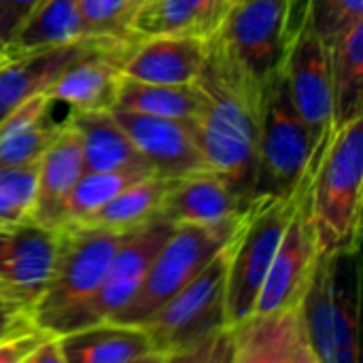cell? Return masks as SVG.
<instances>
[{"instance_id": "1", "label": "cell", "mask_w": 363, "mask_h": 363, "mask_svg": "<svg viewBox=\"0 0 363 363\" xmlns=\"http://www.w3.org/2000/svg\"><path fill=\"white\" fill-rule=\"evenodd\" d=\"M268 81H259L240 66L217 32L206 40L204 62L196 77L206 106L198 119L187 123L206 166L234 189L245 206H249L255 187Z\"/></svg>"}, {"instance_id": "2", "label": "cell", "mask_w": 363, "mask_h": 363, "mask_svg": "<svg viewBox=\"0 0 363 363\" xmlns=\"http://www.w3.org/2000/svg\"><path fill=\"white\" fill-rule=\"evenodd\" d=\"M363 117L325 138L308 179V208L319 249L357 253L363 208Z\"/></svg>"}, {"instance_id": "3", "label": "cell", "mask_w": 363, "mask_h": 363, "mask_svg": "<svg viewBox=\"0 0 363 363\" xmlns=\"http://www.w3.org/2000/svg\"><path fill=\"white\" fill-rule=\"evenodd\" d=\"M325 138L317 136L300 117L279 70L266 87L251 202L294 194L311 170Z\"/></svg>"}, {"instance_id": "4", "label": "cell", "mask_w": 363, "mask_h": 363, "mask_svg": "<svg viewBox=\"0 0 363 363\" xmlns=\"http://www.w3.org/2000/svg\"><path fill=\"white\" fill-rule=\"evenodd\" d=\"M298 194L300 185L289 196L251 202L238 230L225 245V308L230 325L253 313L279 242L296 211Z\"/></svg>"}, {"instance_id": "5", "label": "cell", "mask_w": 363, "mask_h": 363, "mask_svg": "<svg viewBox=\"0 0 363 363\" xmlns=\"http://www.w3.org/2000/svg\"><path fill=\"white\" fill-rule=\"evenodd\" d=\"M140 325L160 363L177 362L198 340L230 325L225 308V247Z\"/></svg>"}, {"instance_id": "6", "label": "cell", "mask_w": 363, "mask_h": 363, "mask_svg": "<svg viewBox=\"0 0 363 363\" xmlns=\"http://www.w3.org/2000/svg\"><path fill=\"white\" fill-rule=\"evenodd\" d=\"M60 230V251L51 281L34 306L40 328L83 304L98 289L115 251L130 232L68 225Z\"/></svg>"}, {"instance_id": "7", "label": "cell", "mask_w": 363, "mask_h": 363, "mask_svg": "<svg viewBox=\"0 0 363 363\" xmlns=\"http://www.w3.org/2000/svg\"><path fill=\"white\" fill-rule=\"evenodd\" d=\"M174 232V223L166 217H155L138 230L130 232L125 240L115 251L98 289L77 308L64 313L55 321H51L45 330L53 334H68L79 328L108 321L115 313H119L138 291L153 257Z\"/></svg>"}, {"instance_id": "8", "label": "cell", "mask_w": 363, "mask_h": 363, "mask_svg": "<svg viewBox=\"0 0 363 363\" xmlns=\"http://www.w3.org/2000/svg\"><path fill=\"white\" fill-rule=\"evenodd\" d=\"M234 234H223L198 225H174V232L153 257L134 298L108 321L140 325L166 300L198 277Z\"/></svg>"}, {"instance_id": "9", "label": "cell", "mask_w": 363, "mask_h": 363, "mask_svg": "<svg viewBox=\"0 0 363 363\" xmlns=\"http://www.w3.org/2000/svg\"><path fill=\"white\" fill-rule=\"evenodd\" d=\"M281 74L300 117L317 136L325 138L334 130L330 51L306 11H302L289 40Z\"/></svg>"}, {"instance_id": "10", "label": "cell", "mask_w": 363, "mask_h": 363, "mask_svg": "<svg viewBox=\"0 0 363 363\" xmlns=\"http://www.w3.org/2000/svg\"><path fill=\"white\" fill-rule=\"evenodd\" d=\"M311 170H313V166H311ZM311 170L306 172L304 181L300 183L296 211H294V215L285 228V234L279 242V249L274 253V259L270 264L268 277L257 296L253 313H270V311L300 304L302 294L311 281L313 268L321 253L317 232H315V225L311 219V208H308Z\"/></svg>"}, {"instance_id": "11", "label": "cell", "mask_w": 363, "mask_h": 363, "mask_svg": "<svg viewBox=\"0 0 363 363\" xmlns=\"http://www.w3.org/2000/svg\"><path fill=\"white\" fill-rule=\"evenodd\" d=\"M60 251V230L32 219L0 225V289L23 306H36Z\"/></svg>"}, {"instance_id": "12", "label": "cell", "mask_w": 363, "mask_h": 363, "mask_svg": "<svg viewBox=\"0 0 363 363\" xmlns=\"http://www.w3.org/2000/svg\"><path fill=\"white\" fill-rule=\"evenodd\" d=\"M245 202L211 168L170 179L162 217L174 225H198L234 234L245 217Z\"/></svg>"}, {"instance_id": "13", "label": "cell", "mask_w": 363, "mask_h": 363, "mask_svg": "<svg viewBox=\"0 0 363 363\" xmlns=\"http://www.w3.org/2000/svg\"><path fill=\"white\" fill-rule=\"evenodd\" d=\"M234 363H317L300 304L251 313L230 325Z\"/></svg>"}, {"instance_id": "14", "label": "cell", "mask_w": 363, "mask_h": 363, "mask_svg": "<svg viewBox=\"0 0 363 363\" xmlns=\"http://www.w3.org/2000/svg\"><path fill=\"white\" fill-rule=\"evenodd\" d=\"M153 174L177 179L208 168L187 121L111 108Z\"/></svg>"}, {"instance_id": "15", "label": "cell", "mask_w": 363, "mask_h": 363, "mask_svg": "<svg viewBox=\"0 0 363 363\" xmlns=\"http://www.w3.org/2000/svg\"><path fill=\"white\" fill-rule=\"evenodd\" d=\"M128 43L100 40L79 53L45 91L53 104H66L72 113L111 111L121 81L119 60Z\"/></svg>"}, {"instance_id": "16", "label": "cell", "mask_w": 363, "mask_h": 363, "mask_svg": "<svg viewBox=\"0 0 363 363\" xmlns=\"http://www.w3.org/2000/svg\"><path fill=\"white\" fill-rule=\"evenodd\" d=\"M206 40L191 34L134 38L121 53V74L147 83H194L204 62Z\"/></svg>"}, {"instance_id": "17", "label": "cell", "mask_w": 363, "mask_h": 363, "mask_svg": "<svg viewBox=\"0 0 363 363\" xmlns=\"http://www.w3.org/2000/svg\"><path fill=\"white\" fill-rule=\"evenodd\" d=\"M83 172L85 162L81 140L77 130L66 121L38 157L36 191L30 219L47 228H60L64 202Z\"/></svg>"}, {"instance_id": "18", "label": "cell", "mask_w": 363, "mask_h": 363, "mask_svg": "<svg viewBox=\"0 0 363 363\" xmlns=\"http://www.w3.org/2000/svg\"><path fill=\"white\" fill-rule=\"evenodd\" d=\"M60 342L64 363H160L143 325L98 321L60 334Z\"/></svg>"}, {"instance_id": "19", "label": "cell", "mask_w": 363, "mask_h": 363, "mask_svg": "<svg viewBox=\"0 0 363 363\" xmlns=\"http://www.w3.org/2000/svg\"><path fill=\"white\" fill-rule=\"evenodd\" d=\"M100 38H83L79 43L38 49L0 62V119L15 106L26 102L36 94H45L49 85L60 77V72ZM111 43V40H108ZM125 45V43H123Z\"/></svg>"}, {"instance_id": "20", "label": "cell", "mask_w": 363, "mask_h": 363, "mask_svg": "<svg viewBox=\"0 0 363 363\" xmlns=\"http://www.w3.org/2000/svg\"><path fill=\"white\" fill-rule=\"evenodd\" d=\"M68 123L79 134L85 170H98V172L128 170V172L153 174L111 111L72 113Z\"/></svg>"}, {"instance_id": "21", "label": "cell", "mask_w": 363, "mask_h": 363, "mask_svg": "<svg viewBox=\"0 0 363 363\" xmlns=\"http://www.w3.org/2000/svg\"><path fill=\"white\" fill-rule=\"evenodd\" d=\"M232 0H143L130 32L132 38L191 34L211 38L223 23Z\"/></svg>"}, {"instance_id": "22", "label": "cell", "mask_w": 363, "mask_h": 363, "mask_svg": "<svg viewBox=\"0 0 363 363\" xmlns=\"http://www.w3.org/2000/svg\"><path fill=\"white\" fill-rule=\"evenodd\" d=\"M47 94H36L0 119V168L36 162L60 132Z\"/></svg>"}, {"instance_id": "23", "label": "cell", "mask_w": 363, "mask_h": 363, "mask_svg": "<svg viewBox=\"0 0 363 363\" xmlns=\"http://www.w3.org/2000/svg\"><path fill=\"white\" fill-rule=\"evenodd\" d=\"M87 38L79 0H43L9 36V57Z\"/></svg>"}, {"instance_id": "24", "label": "cell", "mask_w": 363, "mask_h": 363, "mask_svg": "<svg viewBox=\"0 0 363 363\" xmlns=\"http://www.w3.org/2000/svg\"><path fill=\"white\" fill-rule=\"evenodd\" d=\"M206 106V96L198 83H147L121 74L113 108L136 111L157 117L194 121Z\"/></svg>"}, {"instance_id": "25", "label": "cell", "mask_w": 363, "mask_h": 363, "mask_svg": "<svg viewBox=\"0 0 363 363\" xmlns=\"http://www.w3.org/2000/svg\"><path fill=\"white\" fill-rule=\"evenodd\" d=\"M334 128L363 117V19L328 43Z\"/></svg>"}, {"instance_id": "26", "label": "cell", "mask_w": 363, "mask_h": 363, "mask_svg": "<svg viewBox=\"0 0 363 363\" xmlns=\"http://www.w3.org/2000/svg\"><path fill=\"white\" fill-rule=\"evenodd\" d=\"M168 183L170 179H162L157 174L143 177L130 183L115 198H111L102 208H98L91 217H87L77 225L113 230V232H134L140 225L162 215V202Z\"/></svg>"}, {"instance_id": "27", "label": "cell", "mask_w": 363, "mask_h": 363, "mask_svg": "<svg viewBox=\"0 0 363 363\" xmlns=\"http://www.w3.org/2000/svg\"><path fill=\"white\" fill-rule=\"evenodd\" d=\"M332 257L321 251L311 281L302 294L300 311L317 363H336L334 349V304H332Z\"/></svg>"}, {"instance_id": "28", "label": "cell", "mask_w": 363, "mask_h": 363, "mask_svg": "<svg viewBox=\"0 0 363 363\" xmlns=\"http://www.w3.org/2000/svg\"><path fill=\"white\" fill-rule=\"evenodd\" d=\"M353 253L332 257V304H334V349L336 363L359 362V304L357 289L347 281Z\"/></svg>"}, {"instance_id": "29", "label": "cell", "mask_w": 363, "mask_h": 363, "mask_svg": "<svg viewBox=\"0 0 363 363\" xmlns=\"http://www.w3.org/2000/svg\"><path fill=\"white\" fill-rule=\"evenodd\" d=\"M143 177H149V174L147 172H128V170H115V172L85 170L64 202L60 228L77 225V223L85 221L98 208H102L111 198H115L121 189H125L130 183H134Z\"/></svg>"}, {"instance_id": "30", "label": "cell", "mask_w": 363, "mask_h": 363, "mask_svg": "<svg viewBox=\"0 0 363 363\" xmlns=\"http://www.w3.org/2000/svg\"><path fill=\"white\" fill-rule=\"evenodd\" d=\"M85 26V36L111 40V43H132V19L143 4V0H79Z\"/></svg>"}, {"instance_id": "31", "label": "cell", "mask_w": 363, "mask_h": 363, "mask_svg": "<svg viewBox=\"0 0 363 363\" xmlns=\"http://www.w3.org/2000/svg\"><path fill=\"white\" fill-rule=\"evenodd\" d=\"M304 11L325 43L363 19V0H306Z\"/></svg>"}, {"instance_id": "32", "label": "cell", "mask_w": 363, "mask_h": 363, "mask_svg": "<svg viewBox=\"0 0 363 363\" xmlns=\"http://www.w3.org/2000/svg\"><path fill=\"white\" fill-rule=\"evenodd\" d=\"M36 172H38V160L0 168V191H4L11 200H15L23 208H28V213L34 202Z\"/></svg>"}, {"instance_id": "33", "label": "cell", "mask_w": 363, "mask_h": 363, "mask_svg": "<svg viewBox=\"0 0 363 363\" xmlns=\"http://www.w3.org/2000/svg\"><path fill=\"white\" fill-rule=\"evenodd\" d=\"M36 319H34V311L23 306L21 302L13 300L11 296H6L0 289V340L15 336L19 332L32 330L36 328Z\"/></svg>"}, {"instance_id": "34", "label": "cell", "mask_w": 363, "mask_h": 363, "mask_svg": "<svg viewBox=\"0 0 363 363\" xmlns=\"http://www.w3.org/2000/svg\"><path fill=\"white\" fill-rule=\"evenodd\" d=\"M49 334V330L36 325L32 330L19 332L15 336L0 340V363H26L34 347Z\"/></svg>"}, {"instance_id": "35", "label": "cell", "mask_w": 363, "mask_h": 363, "mask_svg": "<svg viewBox=\"0 0 363 363\" xmlns=\"http://www.w3.org/2000/svg\"><path fill=\"white\" fill-rule=\"evenodd\" d=\"M43 0H0V34L9 40L15 28L40 4Z\"/></svg>"}, {"instance_id": "36", "label": "cell", "mask_w": 363, "mask_h": 363, "mask_svg": "<svg viewBox=\"0 0 363 363\" xmlns=\"http://www.w3.org/2000/svg\"><path fill=\"white\" fill-rule=\"evenodd\" d=\"M26 363H64L60 334L49 332V334L34 347V351L28 355Z\"/></svg>"}, {"instance_id": "37", "label": "cell", "mask_w": 363, "mask_h": 363, "mask_svg": "<svg viewBox=\"0 0 363 363\" xmlns=\"http://www.w3.org/2000/svg\"><path fill=\"white\" fill-rule=\"evenodd\" d=\"M26 219H30L28 208H23L21 204L11 200L4 191H0V225H11Z\"/></svg>"}, {"instance_id": "38", "label": "cell", "mask_w": 363, "mask_h": 363, "mask_svg": "<svg viewBox=\"0 0 363 363\" xmlns=\"http://www.w3.org/2000/svg\"><path fill=\"white\" fill-rule=\"evenodd\" d=\"M4 49H6V38H4V36L0 34V60H2V57H6Z\"/></svg>"}, {"instance_id": "39", "label": "cell", "mask_w": 363, "mask_h": 363, "mask_svg": "<svg viewBox=\"0 0 363 363\" xmlns=\"http://www.w3.org/2000/svg\"><path fill=\"white\" fill-rule=\"evenodd\" d=\"M2 60H4V57H2ZM2 60H0V62H2Z\"/></svg>"}, {"instance_id": "40", "label": "cell", "mask_w": 363, "mask_h": 363, "mask_svg": "<svg viewBox=\"0 0 363 363\" xmlns=\"http://www.w3.org/2000/svg\"><path fill=\"white\" fill-rule=\"evenodd\" d=\"M232 2H236V0H232Z\"/></svg>"}]
</instances>
